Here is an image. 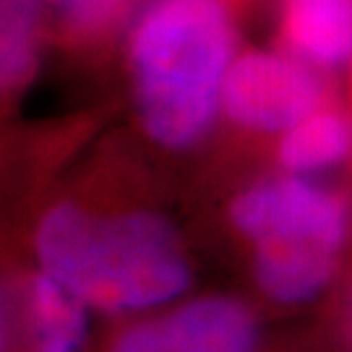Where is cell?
I'll return each mask as SVG.
<instances>
[{
  "instance_id": "obj_1",
  "label": "cell",
  "mask_w": 352,
  "mask_h": 352,
  "mask_svg": "<svg viewBox=\"0 0 352 352\" xmlns=\"http://www.w3.org/2000/svg\"><path fill=\"white\" fill-rule=\"evenodd\" d=\"M235 60L227 0H149L128 39L133 102L144 131L167 149H188L222 110Z\"/></svg>"
},
{
  "instance_id": "obj_2",
  "label": "cell",
  "mask_w": 352,
  "mask_h": 352,
  "mask_svg": "<svg viewBox=\"0 0 352 352\" xmlns=\"http://www.w3.org/2000/svg\"><path fill=\"white\" fill-rule=\"evenodd\" d=\"M34 245L45 274L107 314L160 308L190 285L183 240L154 212L94 214L60 204L42 217Z\"/></svg>"
},
{
  "instance_id": "obj_3",
  "label": "cell",
  "mask_w": 352,
  "mask_h": 352,
  "mask_svg": "<svg viewBox=\"0 0 352 352\" xmlns=\"http://www.w3.org/2000/svg\"><path fill=\"white\" fill-rule=\"evenodd\" d=\"M232 222L256 248L258 287L285 305L329 287L350 235L347 201L302 175L253 183L232 204Z\"/></svg>"
},
{
  "instance_id": "obj_4",
  "label": "cell",
  "mask_w": 352,
  "mask_h": 352,
  "mask_svg": "<svg viewBox=\"0 0 352 352\" xmlns=\"http://www.w3.org/2000/svg\"><path fill=\"white\" fill-rule=\"evenodd\" d=\"M324 107V87L292 52L251 50L235 55L222 89V113L256 133H285Z\"/></svg>"
},
{
  "instance_id": "obj_5",
  "label": "cell",
  "mask_w": 352,
  "mask_h": 352,
  "mask_svg": "<svg viewBox=\"0 0 352 352\" xmlns=\"http://www.w3.org/2000/svg\"><path fill=\"white\" fill-rule=\"evenodd\" d=\"M258 327L245 302L206 295L141 321L110 352H256Z\"/></svg>"
},
{
  "instance_id": "obj_6",
  "label": "cell",
  "mask_w": 352,
  "mask_h": 352,
  "mask_svg": "<svg viewBox=\"0 0 352 352\" xmlns=\"http://www.w3.org/2000/svg\"><path fill=\"white\" fill-rule=\"evenodd\" d=\"M282 39L308 65L337 68L352 58V0H285Z\"/></svg>"
},
{
  "instance_id": "obj_7",
  "label": "cell",
  "mask_w": 352,
  "mask_h": 352,
  "mask_svg": "<svg viewBox=\"0 0 352 352\" xmlns=\"http://www.w3.org/2000/svg\"><path fill=\"white\" fill-rule=\"evenodd\" d=\"M352 154V120L340 110L318 107L279 139V162L292 175L337 167Z\"/></svg>"
},
{
  "instance_id": "obj_8",
  "label": "cell",
  "mask_w": 352,
  "mask_h": 352,
  "mask_svg": "<svg viewBox=\"0 0 352 352\" xmlns=\"http://www.w3.org/2000/svg\"><path fill=\"white\" fill-rule=\"evenodd\" d=\"M87 302L50 274H37L29 287V321L37 352H81L87 342Z\"/></svg>"
},
{
  "instance_id": "obj_9",
  "label": "cell",
  "mask_w": 352,
  "mask_h": 352,
  "mask_svg": "<svg viewBox=\"0 0 352 352\" xmlns=\"http://www.w3.org/2000/svg\"><path fill=\"white\" fill-rule=\"evenodd\" d=\"M45 0H0V97L24 81L37 58Z\"/></svg>"
},
{
  "instance_id": "obj_10",
  "label": "cell",
  "mask_w": 352,
  "mask_h": 352,
  "mask_svg": "<svg viewBox=\"0 0 352 352\" xmlns=\"http://www.w3.org/2000/svg\"><path fill=\"white\" fill-rule=\"evenodd\" d=\"M131 0H50L60 24L81 37L100 34L126 11Z\"/></svg>"
},
{
  "instance_id": "obj_11",
  "label": "cell",
  "mask_w": 352,
  "mask_h": 352,
  "mask_svg": "<svg viewBox=\"0 0 352 352\" xmlns=\"http://www.w3.org/2000/svg\"><path fill=\"white\" fill-rule=\"evenodd\" d=\"M6 350V305H3V295H0V352Z\"/></svg>"
},
{
  "instance_id": "obj_12",
  "label": "cell",
  "mask_w": 352,
  "mask_h": 352,
  "mask_svg": "<svg viewBox=\"0 0 352 352\" xmlns=\"http://www.w3.org/2000/svg\"><path fill=\"white\" fill-rule=\"evenodd\" d=\"M344 329H347V337L352 342V295L350 300H347V314H344Z\"/></svg>"
},
{
  "instance_id": "obj_13",
  "label": "cell",
  "mask_w": 352,
  "mask_h": 352,
  "mask_svg": "<svg viewBox=\"0 0 352 352\" xmlns=\"http://www.w3.org/2000/svg\"><path fill=\"white\" fill-rule=\"evenodd\" d=\"M350 63H352V58H350Z\"/></svg>"
}]
</instances>
